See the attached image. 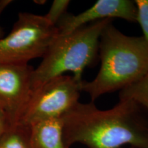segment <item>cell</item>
I'll return each instance as SVG.
<instances>
[{
  "instance_id": "1",
  "label": "cell",
  "mask_w": 148,
  "mask_h": 148,
  "mask_svg": "<svg viewBox=\"0 0 148 148\" xmlns=\"http://www.w3.org/2000/svg\"><path fill=\"white\" fill-rule=\"evenodd\" d=\"M67 147L148 148V117L131 100H119L113 108L100 110L92 101L78 102L61 118Z\"/></svg>"
},
{
  "instance_id": "2",
  "label": "cell",
  "mask_w": 148,
  "mask_h": 148,
  "mask_svg": "<svg viewBox=\"0 0 148 148\" xmlns=\"http://www.w3.org/2000/svg\"><path fill=\"white\" fill-rule=\"evenodd\" d=\"M112 21L103 28L99 38V71L92 80H84L82 85V91L92 102L104 94L134 84L148 72V43L145 38L124 34Z\"/></svg>"
},
{
  "instance_id": "3",
  "label": "cell",
  "mask_w": 148,
  "mask_h": 148,
  "mask_svg": "<svg viewBox=\"0 0 148 148\" xmlns=\"http://www.w3.org/2000/svg\"><path fill=\"white\" fill-rule=\"evenodd\" d=\"M106 19L88 24L69 34H58L32 73L33 90L66 72L82 82L85 69L95 63L99 38L103 28L112 21Z\"/></svg>"
},
{
  "instance_id": "4",
  "label": "cell",
  "mask_w": 148,
  "mask_h": 148,
  "mask_svg": "<svg viewBox=\"0 0 148 148\" xmlns=\"http://www.w3.org/2000/svg\"><path fill=\"white\" fill-rule=\"evenodd\" d=\"M58 35L44 15L20 12L11 32L0 38V62L28 64L42 58Z\"/></svg>"
},
{
  "instance_id": "5",
  "label": "cell",
  "mask_w": 148,
  "mask_h": 148,
  "mask_svg": "<svg viewBox=\"0 0 148 148\" xmlns=\"http://www.w3.org/2000/svg\"><path fill=\"white\" fill-rule=\"evenodd\" d=\"M82 82L73 75H62L33 90L18 123L31 125L51 119H60L77 103Z\"/></svg>"
},
{
  "instance_id": "6",
  "label": "cell",
  "mask_w": 148,
  "mask_h": 148,
  "mask_svg": "<svg viewBox=\"0 0 148 148\" xmlns=\"http://www.w3.org/2000/svg\"><path fill=\"white\" fill-rule=\"evenodd\" d=\"M34 69L28 64L0 62V109L10 125L18 123L28 104Z\"/></svg>"
},
{
  "instance_id": "7",
  "label": "cell",
  "mask_w": 148,
  "mask_h": 148,
  "mask_svg": "<svg viewBox=\"0 0 148 148\" xmlns=\"http://www.w3.org/2000/svg\"><path fill=\"white\" fill-rule=\"evenodd\" d=\"M114 18L136 22V8L132 0H98L77 14L66 13L56 25L58 34L64 35L88 24Z\"/></svg>"
},
{
  "instance_id": "8",
  "label": "cell",
  "mask_w": 148,
  "mask_h": 148,
  "mask_svg": "<svg viewBox=\"0 0 148 148\" xmlns=\"http://www.w3.org/2000/svg\"><path fill=\"white\" fill-rule=\"evenodd\" d=\"M32 148H69L63 136L62 119H51L30 126Z\"/></svg>"
},
{
  "instance_id": "9",
  "label": "cell",
  "mask_w": 148,
  "mask_h": 148,
  "mask_svg": "<svg viewBox=\"0 0 148 148\" xmlns=\"http://www.w3.org/2000/svg\"><path fill=\"white\" fill-rule=\"evenodd\" d=\"M0 148H32L30 126L20 123L9 125L0 138Z\"/></svg>"
},
{
  "instance_id": "10",
  "label": "cell",
  "mask_w": 148,
  "mask_h": 148,
  "mask_svg": "<svg viewBox=\"0 0 148 148\" xmlns=\"http://www.w3.org/2000/svg\"><path fill=\"white\" fill-rule=\"evenodd\" d=\"M119 100H131L148 110V72L138 82L120 90Z\"/></svg>"
},
{
  "instance_id": "11",
  "label": "cell",
  "mask_w": 148,
  "mask_h": 148,
  "mask_svg": "<svg viewBox=\"0 0 148 148\" xmlns=\"http://www.w3.org/2000/svg\"><path fill=\"white\" fill-rule=\"evenodd\" d=\"M69 3V0H54L47 13L44 16L49 23L56 26L61 18L66 13Z\"/></svg>"
},
{
  "instance_id": "12",
  "label": "cell",
  "mask_w": 148,
  "mask_h": 148,
  "mask_svg": "<svg viewBox=\"0 0 148 148\" xmlns=\"http://www.w3.org/2000/svg\"><path fill=\"white\" fill-rule=\"evenodd\" d=\"M136 8V21L139 23L143 36L148 43V0H135Z\"/></svg>"
},
{
  "instance_id": "13",
  "label": "cell",
  "mask_w": 148,
  "mask_h": 148,
  "mask_svg": "<svg viewBox=\"0 0 148 148\" xmlns=\"http://www.w3.org/2000/svg\"><path fill=\"white\" fill-rule=\"evenodd\" d=\"M9 125H10L8 124V122L7 121L5 114H3V111L0 109V138Z\"/></svg>"
},
{
  "instance_id": "14",
  "label": "cell",
  "mask_w": 148,
  "mask_h": 148,
  "mask_svg": "<svg viewBox=\"0 0 148 148\" xmlns=\"http://www.w3.org/2000/svg\"><path fill=\"white\" fill-rule=\"evenodd\" d=\"M12 2V0H0V16L5 8Z\"/></svg>"
},
{
  "instance_id": "15",
  "label": "cell",
  "mask_w": 148,
  "mask_h": 148,
  "mask_svg": "<svg viewBox=\"0 0 148 148\" xmlns=\"http://www.w3.org/2000/svg\"><path fill=\"white\" fill-rule=\"evenodd\" d=\"M3 36V29L0 27V38H1Z\"/></svg>"
},
{
  "instance_id": "16",
  "label": "cell",
  "mask_w": 148,
  "mask_h": 148,
  "mask_svg": "<svg viewBox=\"0 0 148 148\" xmlns=\"http://www.w3.org/2000/svg\"><path fill=\"white\" fill-rule=\"evenodd\" d=\"M130 148H134V147H130Z\"/></svg>"
}]
</instances>
